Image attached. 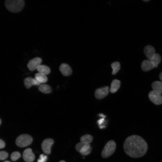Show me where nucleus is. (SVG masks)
Listing matches in <instances>:
<instances>
[{"label": "nucleus", "mask_w": 162, "mask_h": 162, "mask_svg": "<svg viewBox=\"0 0 162 162\" xmlns=\"http://www.w3.org/2000/svg\"><path fill=\"white\" fill-rule=\"evenodd\" d=\"M125 153L133 158H140L144 155L148 149V144L141 136L133 135L127 137L123 145Z\"/></svg>", "instance_id": "obj_1"}, {"label": "nucleus", "mask_w": 162, "mask_h": 162, "mask_svg": "<svg viewBox=\"0 0 162 162\" xmlns=\"http://www.w3.org/2000/svg\"><path fill=\"white\" fill-rule=\"evenodd\" d=\"M6 8L10 12L17 13L23 8L25 2L23 0H6L4 2Z\"/></svg>", "instance_id": "obj_2"}, {"label": "nucleus", "mask_w": 162, "mask_h": 162, "mask_svg": "<svg viewBox=\"0 0 162 162\" xmlns=\"http://www.w3.org/2000/svg\"><path fill=\"white\" fill-rule=\"evenodd\" d=\"M116 148L115 142L112 140L108 141L104 147L101 153L102 157L106 158L112 155Z\"/></svg>", "instance_id": "obj_3"}, {"label": "nucleus", "mask_w": 162, "mask_h": 162, "mask_svg": "<svg viewBox=\"0 0 162 162\" xmlns=\"http://www.w3.org/2000/svg\"><path fill=\"white\" fill-rule=\"evenodd\" d=\"M32 137L27 134H23L18 136L16 138V143L17 146L24 147L29 145L32 143Z\"/></svg>", "instance_id": "obj_4"}, {"label": "nucleus", "mask_w": 162, "mask_h": 162, "mask_svg": "<svg viewBox=\"0 0 162 162\" xmlns=\"http://www.w3.org/2000/svg\"><path fill=\"white\" fill-rule=\"evenodd\" d=\"M148 97L150 100L154 104L159 105L162 104V96L159 92L152 90L149 92Z\"/></svg>", "instance_id": "obj_5"}, {"label": "nucleus", "mask_w": 162, "mask_h": 162, "mask_svg": "<svg viewBox=\"0 0 162 162\" xmlns=\"http://www.w3.org/2000/svg\"><path fill=\"white\" fill-rule=\"evenodd\" d=\"M53 143V140L50 138L46 139L43 140L41 144V147L44 153L46 154L50 153L51 147Z\"/></svg>", "instance_id": "obj_6"}, {"label": "nucleus", "mask_w": 162, "mask_h": 162, "mask_svg": "<svg viewBox=\"0 0 162 162\" xmlns=\"http://www.w3.org/2000/svg\"><path fill=\"white\" fill-rule=\"evenodd\" d=\"M42 62V59L37 57L30 60L27 65V67L30 71H33L37 69L38 67L40 65Z\"/></svg>", "instance_id": "obj_7"}, {"label": "nucleus", "mask_w": 162, "mask_h": 162, "mask_svg": "<svg viewBox=\"0 0 162 162\" xmlns=\"http://www.w3.org/2000/svg\"><path fill=\"white\" fill-rule=\"evenodd\" d=\"M109 92V87H104L97 89L95 92V96L98 99H101L107 95Z\"/></svg>", "instance_id": "obj_8"}, {"label": "nucleus", "mask_w": 162, "mask_h": 162, "mask_svg": "<svg viewBox=\"0 0 162 162\" xmlns=\"http://www.w3.org/2000/svg\"><path fill=\"white\" fill-rule=\"evenodd\" d=\"M23 158L26 162H32L35 159V155L30 148L25 149L23 153Z\"/></svg>", "instance_id": "obj_9"}, {"label": "nucleus", "mask_w": 162, "mask_h": 162, "mask_svg": "<svg viewBox=\"0 0 162 162\" xmlns=\"http://www.w3.org/2000/svg\"><path fill=\"white\" fill-rule=\"evenodd\" d=\"M144 53L148 59H152L155 53L154 48L151 45H148L146 46L144 49Z\"/></svg>", "instance_id": "obj_10"}, {"label": "nucleus", "mask_w": 162, "mask_h": 162, "mask_svg": "<svg viewBox=\"0 0 162 162\" xmlns=\"http://www.w3.org/2000/svg\"><path fill=\"white\" fill-rule=\"evenodd\" d=\"M141 67L142 70L144 71H148L155 68L154 63L151 60L148 59L143 61L141 63Z\"/></svg>", "instance_id": "obj_11"}, {"label": "nucleus", "mask_w": 162, "mask_h": 162, "mask_svg": "<svg viewBox=\"0 0 162 162\" xmlns=\"http://www.w3.org/2000/svg\"><path fill=\"white\" fill-rule=\"evenodd\" d=\"M59 69L62 74L64 76H68L72 73V70L70 67L66 63H62L60 65Z\"/></svg>", "instance_id": "obj_12"}, {"label": "nucleus", "mask_w": 162, "mask_h": 162, "mask_svg": "<svg viewBox=\"0 0 162 162\" xmlns=\"http://www.w3.org/2000/svg\"><path fill=\"white\" fill-rule=\"evenodd\" d=\"M120 81L116 79L113 80L111 84L110 91L112 93L116 92L119 89L120 86Z\"/></svg>", "instance_id": "obj_13"}, {"label": "nucleus", "mask_w": 162, "mask_h": 162, "mask_svg": "<svg viewBox=\"0 0 162 162\" xmlns=\"http://www.w3.org/2000/svg\"><path fill=\"white\" fill-rule=\"evenodd\" d=\"M153 90L155 91L160 94H162V82L155 81L152 84Z\"/></svg>", "instance_id": "obj_14"}, {"label": "nucleus", "mask_w": 162, "mask_h": 162, "mask_svg": "<svg viewBox=\"0 0 162 162\" xmlns=\"http://www.w3.org/2000/svg\"><path fill=\"white\" fill-rule=\"evenodd\" d=\"M36 69L39 73L45 75L49 74L50 72V68L47 66L44 65H40Z\"/></svg>", "instance_id": "obj_15"}, {"label": "nucleus", "mask_w": 162, "mask_h": 162, "mask_svg": "<svg viewBox=\"0 0 162 162\" xmlns=\"http://www.w3.org/2000/svg\"><path fill=\"white\" fill-rule=\"evenodd\" d=\"M92 150V147L90 144H86L82 148L79 152L82 155H86L90 153Z\"/></svg>", "instance_id": "obj_16"}, {"label": "nucleus", "mask_w": 162, "mask_h": 162, "mask_svg": "<svg viewBox=\"0 0 162 162\" xmlns=\"http://www.w3.org/2000/svg\"><path fill=\"white\" fill-rule=\"evenodd\" d=\"M93 140V136L89 134L83 135L80 138V142L84 144H90Z\"/></svg>", "instance_id": "obj_17"}, {"label": "nucleus", "mask_w": 162, "mask_h": 162, "mask_svg": "<svg viewBox=\"0 0 162 162\" xmlns=\"http://www.w3.org/2000/svg\"><path fill=\"white\" fill-rule=\"evenodd\" d=\"M38 89L40 92L44 94L49 93L52 90L51 87L46 84L40 85L39 86Z\"/></svg>", "instance_id": "obj_18"}, {"label": "nucleus", "mask_w": 162, "mask_h": 162, "mask_svg": "<svg viewBox=\"0 0 162 162\" xmlns=\"http://www.w3.org/2000/svg\"><path fill=\"white\" fill-rule=\"evenodd\" d=\"M35 78L40 83H44L47 81V78L46 75L39 73L35 74Z\"/></svg>", "instance_id": "obj_19"}, {"label": "nucleus", "mask_w": 162, "mask_h": 162, "mask_svg": "<svg viewBox=\"0 0 162 162\" xmlns=\"http://www.w3.org/2000/svg\"><path fill=\"white\" fill-rule=\"evenodd\" d=\"M150 60L154 63L155 68H156L158 67V64L160 62L161 57L159 54L155 53Z\"/></svg>", "instance_id": "obj_20"}, {"label": "nucleus", "mask_w": 162, "mask_h": 162, "mask_svg": "<svg viewBox=\"0 0 162 162\" xmlns=\"http://www.w3.org/2000/svg\"><path fill=\"white\" fill-rule=\"evenodd\" d=\"M25 86L27 88H29L33 86V78L30 77L26 78L24 81Z\"/></svg>", "instance_id": "obj_21"}, {"label": "nucleus", "mask_w": 162, "mask_h": 162, "mask_svg": "<svg viewBox=\"0 0 162 162\" xmlns=\"http://www.w3.org/2000/svg\"><path fill=\"white\" fill-rule=\"evenodd\" d=\"M111 65L113 69L112 74L113 75H114L119 71L120 69V63L117 62H115L112 63Z\"/></svg>", "instance_id": "obj_22"}, {"label": "nucleus", "mask_w": 162, "mask_h": 162, "mask_svg": "<svg viewBox=\"0 0 162 162\" xmlns=\"http://www.w3.org/2000/svg\"><path fill=\"white\" fill-rule=\"evenodd\" d=\"M21 156L20 153L17 152H13L10 155V158L12 160L15 161L19 159Z\"/></svg>", "instance_id": "obj_23"}, {"label": "nucleus", "mask_w": 162, "mask_h": 162, "mask_svg": "<svg viewBox=\"0 0 162 162\" xmlns=\"http://www.w3.org/2000/svg\"><path fill=\"white\" fill-rule=\"evenodd\" d=\"M8 156V153L5 151L0 152V160H3L6 159Z\"/></svg>", "instance_id": "obj_24"}, {"label": "nucleus", "mask_w": 162, "mask_h": 162, "mask_svg": "<svg viewBox=\"0 0 162 162\" xmlns=\"http://www.w3.org/2000/svg\"><path fill=\"white\" fill-rule=\"evenodd\" d=\"M47 156L44 154H41L39 159L38 160L37 162H46L47 160Z\"/></svg>", "instance_id": "obj_25"}, {"label": "nucleus", "mask_w": 162, "mask_h": 162, "mask_svg": "<svg viewBox=\"0 0 162 162\" xmlns=\"http://www.w3.org/2000/svg\"><path fill=\"white\" fill-rule=\"evenodd\" d=\"M86 144H84L81 142H79L77 143L75 146V149L76 151L80 152L82 148Z\"/></svg>", "instance_id": "obj_26"}, {"label": "nucleus", "mask_w": 162, "mask_h": 162, "mask_svg": "<svg viewBox=\"0 0 162 162\" xmlns=\"http://www.w3.org/2000/svg\"><path fill=\"white\" fill-rule=\"evenodd\" d=\"M40 82L37 79L35 78H33V85L39 86L40 84Z\"/></svg>", "instance_id": "obj_27"}, {"label": "nucleus", "mask_w": 162, "mask_h": 162, "mask_svg": "<svg viewBox=\"0 0 162 162\" xmlns=\"http://www.w3.org/2000/svg\"><path fill=\"white\" fill-rule=\"evenodd\" d=\"M105 117H103V118L100 119L98 121V124L99 125H100V126L102 123H103L104 122V118H105Z\"/></svg>", "instance_id": "obj_28"}, {"label": "nucleus", "mask_w": 162, "mask_h": 162, "mask_svg": "<svg viewBox=\"0 0 162 162\" xmlns=\"http://www.w3.org/2000/svg\"><path fill=\"white\" fill-rule=\"evenodd\" d=\"M5 146V144L4 142L0 139V149L4 148Z\"/></svg>", "instance_id": "obj_29"}, {"label": "nucleus", "mask_w": 162, "mask_h": 162, "mask_svg": "<svg viewBox=\"0 0 162 162\" xmlns=\"http://www.w3.org/2000/svg\"><path fill=\"white\" fill-rule=\"evenodd\" d=\"M159 77L161 81L162 82V72L159 74Z\"/></svg>", "instance_id": "obj_30"}, {"label": "nucleus", "mask_w": 162, "mask_h": 162, "mask_svg": "<svg viewBox=\"0 0 162 162\" xmlns=\"http://www.w3.org/2000/svg\"><path fill=\"white\" fill-rule=\"evenodd\" d=\"M59 162H66L64 160H62L59 161Z\"/></svg>", "instance_id": "obj_31"}, {"label": "nucleus", "mask_w": 162, "mask_h": 162, "mask_svg": "<svg viewBox=\"0 0 162 162\" xmlns=\"http://www.w3.org/2000/svg\"><path fill=\"white\" fill-rule=\"evenodd\" d=\"M149 0H143V1L144 2H148V1H149Z\"/></svg>", "instance_id": "obj_32"}, {"label": "nucleus", "mask_w": 162, "mask_h": 162, "mask_svg": "<svg viewBox=\"0 0 162 162\" xmlns=\"http://www.w3.org/2000/svg\"><path fill=\"white\" fill-rule=\"evenodd\" d=\"M4 162H10L9 161L7 160V161H4Z\"/></svg>", "instance_id": "obj_33"}, {"label": "nucleus", "mask_w": 162, "mask_h": 162, "mask_svg": "<svg viewBox=\"0 0 162 162\" xmlns=\"http://www.w3.org/2000/svg\"><path fill=\"white\" fill-rule=\"evenodd\" d=\"M1 119H0V125L1 124Z\"/></svg>", "instance_id": "obj_34"}]
</instances>
